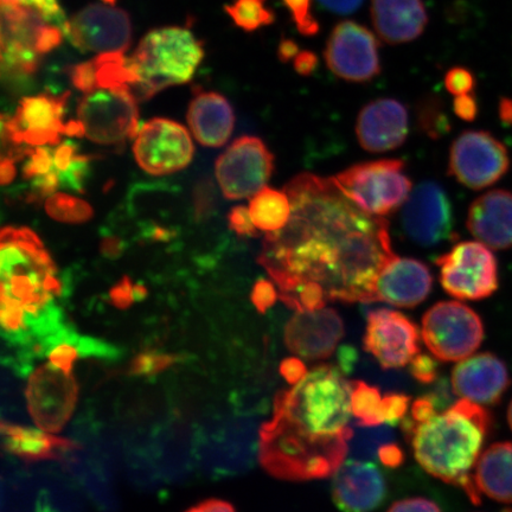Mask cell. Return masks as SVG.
Wrapping results in <instances>:
<instances>
[{"label": "cell", "instance_id": "6da1fadb", "mask_svg": "<svg viewBox=\"0 0 512 512\" xmlns=\"http://www.w3.org/2000/svg\"><path fill=\"white\" fill-rule=\"evenodd\" d=\"M290 221L267 233L259 264L296 311L329 302L375 303V285L396 254L389 224L345 196L334 179L304 172L286 184Z\"/></svg>", "mask_w": 512, "mask_h": 512}, {"label": "cell", "instance_id": "7a4b0ae2", "mask_svg": "<svg viewBox=\"0 0 512 512\" xmlns=\"http://www.w3.org/2000/svg\"><path fill=\"white\" fill-rule=\"evenodd\" d=\"M351 382L322 364L275 396L273 415L259 431V459L275 478L290 482L328 478L349 453Z\"/></svg>", "mask_w": 512, "mask_h": 512}, {"label": "cell", "instance_id": "3957f363", "mask_svg": "<svg viewBox=\"0 0 512 512\" xmlns=\"http://www.w3.org/2000/svg\"><path fill=\"white\" fill-rule=\"evenodd\" d=\"M402 427L422 469L463 489L473 504L482 501L473 471L492 427V416L482 405L460 399L445 412L435 411L422 421L406 416Z\"/></svg>", "mask_w": 512, "mask_h": 512}, {"label": "cell", "instance_id": "277c9868", "mask_svg": "<svg viewBox=\"0 0 512 512\" xmlns=\"http://www.w3.org/2000/svg\"><path fill=\"white\" fill-rule=\"evenodd\" d=\"M0 259L2 302L24 312L30 337L44 341L59 332L61 313L55 299L62 296L63 284L38 236L28 228H4Z\"/></svg>", "mask_w": 512, "mask_h": 512}, {"label": "cell", "instance_id": "5b68a950", "mask_svg": "<svg viewBox=\"0 0 512 512\" xmlns=\"http://www.w3.org/2000/svg\"><path fill=\"white\" fill-rule=\"evenodd\" d=\"M204 59L203 43L183 27L147 32L130 61L138 76L137 99H149L163 89L188 83Z\"/></svg>", "mask_w": 512, "mask_h": 512}, {"label": "cell", "instance_id": "8992f818", "mask_svg": "<svg viewBox=\"0 0 512 512\" xmlns=\"http://www.w3.org/2000/svg\"><path fill=\"white\" fill-rule=\"evenodd\" d=\"M405 169L400 159H382L352 165L332 179L358 207L383 217L401 208L411 195L413 184Z\"/></svg>", "mask_w": 512, "mask_h": 512}, {"label": "cell", "instance_id": "52a82bcc", "mask_svg": "<svg viewBox=\"0 0 512 512\" xmlns=\"http://www.w3.org/2000/svg\"><path fill=\"white\" fill-rule=\"evenodd\" d=\"M484 335L482 318L463 303L439 302L422 318V341L441 362H460L472 356Z\"/></svg>", "mask_w": 512, "mask_h": 512}, {"label": "cell", "instance_id": "ba28073f", "mask_svg": "<svg viewBox=\"0 0 512 512\" xmlns=\"http://www.w3.org/2000/svg\"><path fill=\"white\" fill-rule=\"evenodd\" d=\"M68 98L69 93L28 96L21 101L14 117L3 115V144L9 145V153L3 157L17 160L28 155L31 150L22 149V144H59L62 134H66L67 125L62 119Z\"/></svg>", "mask_w": 512, "mask_h": 512}, {"label": "cell", "instance_id": "9c48e42d", "mask_svg": "<svg viewBox=\"0 0 512 512\" xmlns=\"http://www.w3.org/2000/svg\"><path fill=\"white\" fill-rule=\"evenodd\" d=\"M435 262L440 268V284L453 298L475 302L498 290L497 259L482 242H460Z\"/></svg>", "mask_w": 512, "mask_h": 512}, {"label": "cell", "instance_id": "30bf717a", "mask_svg": "<svg viewBox=\"0 0 512 512\" xmlns=\"http://www.w3.org/2000/svg\"><path fill=\"white\" fill-rule=\"evenodd\" d=\"M326 67L338 79L373 81L381 74L380 44L375 32L355 21H342L331 30L324 48Z\"/></svg>", "mask_w": 512, "mask_h": 512}, {"label": "cell", "instance_id": "8fae6325", "mask_svg": "<svg viewBox=\"0 0 512 512\" xmlns=\"http://www.w3.org/2000/svg\"><path fill=\"white\" fill-rule=\"evenodd\" d=\"M509 168L507 146L490 132L465 131L451 146L448 174L471 190L491 187Z\"/></svg>", "mask_w": 512, "mask_h": 512}, {"label": "cell", "instance_id": "7c38bea8", "mask_svg": "<svg viewBox=\"0 0 512 512\" xmlns=\"http://www.w3.org/2000/svg\"><path fill=\"white\" fill-rule=\"evenodd\" d=\"M137 98L130 89L99 88L87 93L78 107L86 136L99 144H119L137 136Z\"/></svg>", "mask_w": 512, "mask_h": 512}, {"label": "cell", "instance_id": "4fadbf2b", "mask_svg": "<svg viewBox=\"0 0 512 512\" xmlns=\"http://www.w3.org/2000/svg\"><path fill=\"white\" fill-rule=\"evenodd\" d=\"M274 171V156L261 139L241 137L217 159L216 177L224 197L243 200L262 189Z\"/></svg>", "mask_w": 512, "mask_h": 512}, {"label": "cell", "instance_id": "5bb4252c", "mask_svg": "<svg viewBox=\"0 0 512 512\" xmlns=\"http://www.w3.org/2000/svg\"><path fill=\"white\" fill-rule=\"evenodd\" d=\"M403 232L421 247H434L454 239L452 204L437 182L425 181L412 190L403 204Z\"/></svg>", "mask_w": 512, "mask_h": 512}, {"label": "cell", "instance_id": "9a60e30c", "mask_svg": "<svg viewBox=\"0 0 512 512\" xmlns=\"http://www.w3.org/2000/svg\"><path fill=\"white\" fill-rule=\"evenodd\" d=\"M64 34L83 53H126L132 44V22L112 5H87L68 19Z\"/></svg>", "mask_w": 512, "mask_h": 512}, {"label": "cell", "instance_id": "2e32d148", "mask_svg": "<svg viewBox=\"0 0 512 512\" xmlns=\"http://www.w3.org/2000/svg\"><path fill=\"white\" fill-rule=\"evenodd\" d=\"M78 383L72 373L51 364L35 370L27 388L29 413L44 432H60L78 402Z\"/></svg>", "mask_w": 512, "mask_h": 512}, {"label": "cell", "instance_id": "e0dca14e", "mask_svg": "<svg viewBox=\"0 0 512 512\" xmlns=\"http://www.w3.org/2000/svg\"><path fill=\"white\" fill-rule=\"evenodd\" d=\"M133 152L140 168L153 176H163L187 168L194 156V145L182 125L153 119L138 132Z\"/></svg>", "mask_w": 512, "mask_h": 512}, {"label": "cell", "instance_id": "ac0fdd59", "mask_svg": "<svg viewBox=\"0 0 512 512\" xmlns=\"http://www.w3.org/2000/svg\"><path fill=\"white\" fill-rule=\"evenodd\" d=\"M363 347L383 369L402 368L420 354V330L401 312L388 309L371 311Z\"/></svg>", "mask_w": 512, "mask_h": 512}, {"label": "cell", "instance_id": "d6986e66", "mask_svg": "<svg viewBox=\"0 0 512 512\" xmlns=\"http://www.w3.org/2000/svg\"><path fill=\"white\" fill-rule=\"evenodd\" d=\"M339 313L329 307L296 312L285 326V344L292 354L306 361H322L334 354L344 337Z\"/></svg>", "mask_w": 512, "mask_h": 512}, {"label": "cell", "instance_id": "ffe728a7", "mask_svg": "<svg viewBox=\"0 0 512 512\" xmlns=\"http://www.w3.org/2000/svg\"><path fill=\"white\" fill-rule=\"evenodd\" d=\"M453 393L482 406L496 405L511 386L507 364L501 358L482 352L460 361L452 373Z\"/></svg>", "mask_w": 512, "mask_h": 512}, {"label": "cell", "instance_id": "44dd1931", "mask_svg": "<svg viewBox=\"0 0 512 512\" xmlns=\"http://www.w3.org/2000/svg\"><path fill=\"white\" fill-rule=\"evenodd\" d=\"M409 114L405 105L392 98L370 101L358 114L356 136L364 150L383 153L406 142Z\"/></svg>", "mask_w": 512, "mask_h": 512}, {"label": "cell", "instance_id": "7402d4cb", "mask_svg": "<svg viewBox=\"0 0 512 512\" xmlns=\"http://www.w3.org/2000/svg\"><path fill=\"white\" fill-rule=\"evenodd\" d=\"M386 496V479L367 460H347L334 475L332 498L342 512L374 511Z\"/></svg>", "mask_w": 512, "mask_h": 512}, {"label": "cell", "instance_id": "603a6c76", "mask_svg": "<svg viewBox=\"0 0 512 512\" xmlns=\"http://www.w3.org/2000/svg\"><path fill=\"white\" fill-rule=\"evenodd\" d=\"M433 275L424 262L398 255L377 278L375 302H381L405 309L425 302L432 291Z\"/></svg>", "mask_w": 512, "mask_h": 512}, {"label": "cell", "instance_id": "cb8c5ba5", "mask_svg": "<svg viewBox=\"0 0 512 512\" xmlns=\"http://www.w3.org/2000/svg\"><path fill=\"white\" fill-rule=\"evenodd\" d=\"M467 229L492 251L512 248V192L491 190L471 204Z\"/></svg>", "mask_w": 512, "mask_h": 512}, {"label": "cell", "instance_id": "d4e9b609", "mask_svg": "<svg viewBox=\"0 0 512 512\" xmlns=\"http://www.w3.org/2000/svg\"><path fill=\"white\" fill-rule=\"evenodd\" d=\"M370 18L377 37L390 46L418 40L430 22L424 0H370Z\"/></svg>", "mask_w": 512, "mask_h": 512}, {"label": "cell", "instance_id": "484cf974", "mask_svg": "<svg viewBox=\"0 0 512 512\" xmlns=\"http://www.w3.org/2000/svg\"><path fill=\"white\" fill-rule=\"evenodd\" d=\"M188 121L198 143L220 147L232 136L235 115L228 100L214 92H200L192 99Z\"/></svg>", "mask_w": 512, "mask_h": 512}, {"label": "cell", "instance_id": "4316f807", "mask_svg": "<svg viewBox=\"0 0 512 512\" xmlns=\"http://www.w3.org/2000/svg\"><path fill=\"white\" fill-rule=\"evenodd\" d=\"M473 480L480 494L512 504V443L502 441L486 448L473 471Z\"/></svg>", "mask_w": 512, "mask_h": 512}, {"label": "cell", "instance_id": "83f0119b", "mask_svg": "<svg viewBox=\"0 0 512 512\" xmlns=\"http://www.w3.org/2000/svg\"><path fill=\"white\" fill-rule=\"evenodd\" d=\"M3 441L8 451L15 456L37 462V460L57 459L64 453L74 450L75 444L68 439L3 421Z\"/></svg>", "mask_w": 512, "mask_h": 512}, {"label": "cell", "instance_id": "f1b7e54d", "mask_svg": "<svg viewBox=\"0 0 512 512\" xmlns=\"http://www.w3.org/2000/svg\"><path fill=\"white\" fill-rule=\"evenodd\" d=\"M249 213L255 227L267 233L279 232L290 221L292 207L285 191L265 187L254 195Z\"/></svg>", "mask_w": 512, "mask_h": 512}, {"label": "cell", "instance_id": "f546056e", "mask_svg": "<svg viewBox=\"0 0 512 512\" xmlns=\"http://www.w3.org/2000/svg\"><path fill=\"white\" fill-rule=\"evenodd\" d=\"M351 411L357 424L380 426L383 422L384 396L380 389L363 381H352Z\"/></svg>", "mask_w": 512, "mask_h": 512}, {"label": "cell", "instance_id": "4dcf8cb0", "mask_svg": "<svg viewBox=\"0 0 512 512\" xmlns=\"http://www.w3.org/2000/svg\"><path fill=\"white\" fill-rule=\"evenodd\" d=\"M392 443H394V433L389 425L362 426L356 422L349 452L352 459L370 462V460L379 459L382 448Z\"/></svg>", "mask_w": 512, "mask_h": 512}, {"label": "cell", "instance_id": "1f68e13d", "mask_svg": "<svg viewBox=\"0 0 512 512\" xmlns=\"http://www.w3.org/2000/svg\"><path fill=\"white\" fill-rule=\"evenodd\" d=\"M236 27L253 32L268 27L275 22L274 11L266 0H235L224 8Z\"/></svg>", "mask_w": 512, "mask_h": 512}, {"label": "cell", "instance_id": "d6a6232c", "mask_svg": "<svg viewBox=\"0 0 512 512\" xmlns=\"http://www.w3.org/2000/svg\"><path fill=\"white\" fill-rule=\"evenodd\" d=\"M420 130L431 139H440L451 131V121L439 96L428 95L416 107Z\"/></svg>", "mask_w": 512, "mask_h": 512}, {"label": "cell", "instance_id": "836d02e7", "mask_svg": "<svg viewBox=\"0 0 512 512\" xmlns=\"http://www.w3.org/2000/svg\"><path fill=\"white\" fill-rule=\"evenodd\" d=\"M46 210L54 220L66 223H82L92 219L93 209L85 201L66 194L50 196Z\"/></svg>", "mask_w": 512, "mask_h": 512}, {"label": "cell", "instance_id": "e575fe53", "mask_svg": "<svg viewBox=\"0 0 512 512\" xmlns=\"http://www.w3.org/2000/svg\"><path fill=\"white\" fill-rule=\"evenodd\" d=\"M181 358L178 355L163 354L158 351H145L134 358L130 374L134 376L157 375L174 366Z\"/></svg>", "mask_w": 512, "mask_h": 512}, {"label": "cell", "instance_id": "d590c367", "mask_svg": "<svg viewBox=\"0 0 512 512\" xmlns=\"http://www.w3.org/2000/svg\"><path fill=\"white\" fill-rule=\"evenodd\" d=\"M292 21L300 35L313 37L318 35L320 24L315 15L312 14V0H283Z\"/></svg>", "mask_w": 512, "mask_h": 512}, {"label": "cell", "instance_id": "8d00e7d4", "mask_svg": "<svg viewBox=\"0 0 512 512\" xmlns=\"http://www.w3.org/2000/svg\"><path fill=\"white\" fill-rule=\"evenodd\" d=\"M444 85L453 96L471 94L476 87L475 75L465 67H453L446 73Z\"/></svg>", "mask_w": 512, "mask_h": 512}, {"label": "cell", "instance_id": "74e56055", "mask_svg": "<svg viewBox=\"0 0 512 512\" xmlns=\"http://www.w3.org/2000/svg\"><path fill=\"white\" fill-rule=\"evenodd\" d=\"M54 153L46 147H37L36 150H31L29 153V160L23 169V176L27 179H35L49 174L54 171Z\"/></svg>", "mask_w": 512, "mask_h": 512}, {"label": "cell", "instance_id": "f35d334b", "mask_svg": "<svg viewBox=\"0 0 512 512\" xmlns=\"http://www.w3.org/2000/svg\"><path fill=\"white\" fill-rule=\"evenodd\" d=\"M19 4L30 6L44 21L66 29L68 19L61 8L59 0H19Z\"/></svg>", "mask_w": 512, "mask_h": 512}, {"label": "cell", "instance_id": "ab89813d", "mask_svg": "<svg viewBox=\"0 0 512 512\" xmlns=\"http://www.w3.org/2000/svg\"><path fill=\"white\" fill-rule=\"evenodd\" d=\"M216 204L215 188L210 179L198 182L194 191V207L197 220H206L213 214Z\"/></svg>", "mask_w": 512, "mask_h": 512}, {"label": "cell", "instance_id": "60d3db41", "mask_svg": "<svg viewBox=\"0 0 512 512\" xmlns=\"http://www.w3.org/2000/svg\"><path fill=\"white\" fill-rule=\"evenodd\" d=\"M409 401L405 394L390 393L384 395L383 403V422L389 426H396L406 418Z\"/></svg>", "mask_w": 512, "mask_h": 512}, {"label": "cell", "instance_id": "b9f144b4", "mask_svg": "<svg viewBox=\"0 0 512 512\" xmlns=\"http://www.w3.org/2000/svg\"><path fill=\"white\" fill-rule=\"evenodd\" d=\"M409 371H411L415 380L430 384L438 377L437 358L422 354L416 355L409 363Z\"/></svg>", "mask_w": 512, "mask_h": 512}, {"label": "cell", "instance_id": "7bdbcfd3", "mask_svg": "<svg viewBox=\"0 0 512 512\" xmlns=\"http://www.w3.org/2000/svg\"><path fill=\"white\" fill-rule=\"evenodd\" d=\"M279 291L271 281L261 279L253 287L252 302L260 313H265L277 302Z\"/></svg>", "mask_w": 512, "mask_h": 512}, {"label": "cell", "instance_id": "ee69618b", "mask_svg": "<svg viewBox=\"0 0 512 512\" xmlns=\"http://www.w3.org/2000/svg\"><path fill=\"white\" fill-rule=\"evenodd\" d=\"M89 160L91 159L85 156H76L70 168L59 175L60 183L69 189L82 191V183L88 171Z\"/></svg>", "mask_w": 512, "mask_h": 512}, {"label": "cell", "instance_id": "f6af8a7d", "mask_svg": "<svg viewBox=\"0 0 512 512\" xmlns=\"http://www.w3.org/2000/svg\"><path fill=\"white\" fill-rule=\"evenodd\" d=\"M64 31L56 25L46 23L38 32L36 50L38 54L46 55L59 48L63 41Z\"/></svg>", "mask_w": 512, "mask_h": 512}, {"label": "cell", "instance_id": "bcb514c9", "mask_svg": "<svg viewBox=\"0 0 512 512\" xmlns=\"http://www.w3.org/2000/svg\"><path fill=\"white\" fill-rule=\"evenodd\" d=\"M229 227L234 230L236 234L241 236H256L255 224L252 220L249 209L245 207H235L229 214Z\"/></svg>", "mask_w": 512, "mask_h": 512}, {"label": "cell", "instance_id": "7dc6e473", "mask_svg": "<svg viewBox=\"0 0 512 512\" xmlns=\"http://www.w3.org/2000/svg\"><path fill=\"white\" fill-rule=\"evenodd\" d=\"M453 112L459 119L472 123L478 117V102L476 96L471 94L454 96Z\"/></svg>", "mask_w": 512, "mask_h": 512}, {"label": "cell", "instance_id": "c3c4849f", "mask_svg": "<svg viewBox=\"0 0 512 512\" xmlns=\"http://www.w3.org/2000/svg\"><path fill=\"white\" fill-rule=\"evenodd\" d=\"M134 286L131 280L124 277L119 281L117 285H114L110 292V297L114 306L118 309H127L133 302H136V292H134Z\"/></svg>", "mask_w": 512, "mask_h": 512}, {"label": "cell", "instance_id": "681fc988", "mask_svg": "<svg viewBox=\"0 0 512 512\" xmlns=\"http://www.w3.org/2000/svg\"><path fill=\"white\" fill-rule=\"evenodd\" d=\"M387 512H441L438 505L424 497H412L395 502Z\"/></svg>", "mask_w": 512, "mask_h": 512}, {"label": "cell", "instance_id": "f907efd6", "mask_svg": "<svg viewBox=\"0 0 512 512\" xmlns=\"http://www.w3.org/2000/svg\"><path fill=\"white\" fill-rule=\"evenodd\" d=\"M319 66V59L316 53L311 50H300L296 59L293 60V68L300 76H311Z\"/></svg>", "mask_w": 512, "mask_h": 512}, {"label": "cell", "instance_id": "816d5d0a", "mask_svg": "<svg viewBox=\"0 0 512 512\" xmlns=\"http://www.w3.org/2000/svg\"><path fill=\"white\" fill-rule=\"evenodd\" d=\"M76 157V146L70 142H64L54 152L55 169L59 175L66 172L73 164Z\"/></svg>", "mask_w": 512, "mask_h": 512}, {"label": "cell", "instance_id": "f5cc1de1", "mask_svg": "<svg viewBox=\"0 0 512 512\" xmlns=\"http://www.w3.org/2000/svg\"><path fill=\"white\" fill-rule=\"evenodd\" d=\"M280 373L288 383L296 384L307 374V370L303 361L293 357L281 363Z\"/></svg>", "mask_w": 512, "mask_h": 512}, {"label": "cell", "instance_id": "db71d44e", "mask_svg": "<svg viewBox=\"0 0 512 512\" xmlns=\"http://www.w3.org/2000/svg\"><path fill=\"white\" fill-rule=\"evenodd\" d=\"M364 0H318L324 9L336 15L354 14L361 8Z\"/></svg>", "mask_w": 512, "mask_h": 512}, {"label": "cell", "instance_id": "11a10c76", "mask_svg": "<svg viewBox=\"0 0 512 512\" xmlns=\"http://www.w3.org/2000/svg\"><path fill=\"white\" fill-rule=\"evenodd\" d=\"M379 460L384 466L399 467L405 460V453L398 445L392 443L382 448Z\"/></svg>", "mask_w": 512, "mask_h": 512}, {"label": "cell", "instance_id": "9f6ffc18", "mask_svg": "<svg viewBox=\"0 0 512 512\" xmlns=\"http://www.w3.org/2000/svg\"><path fill=\"white\" fill-rule=\"evenodd\" d=\"M299 53V44L292 40V38H283V40L280 41L277 50V55L280 62H291L296 59Z\"/></svg>", "mask_w": 512, "mask_h": 512}, {"label": "cell", "instance_id": "6f0895ef", "mask_svg": "<svg viewBox=\"0 0 512 512\" xmlns=\"http://www.w3.org/2000/svg\"><path fill=\"white\" fill-rule=\"evenodd\" d=\"M124 252V242L115 236H107L101 242V253L108 259H117Z\"/></svg>", "mask_w": 512, "mask_h": 512}, {"label": "cell", "instance_id": "680465c9", "mask_svg": "<svg viewBox=\"0 0 512 512\" xmlns=\"http://www.w3.org/2000/svg\"><path fill=\"white\" fill-rule=\"evenodd\" d=\"M187 512H235L232 504L219 499H210V501L203 502L191 508Z\"/></svg>", "mask_w": 512, "mask_h": 512}, {"label": "cell", "instance_id": "91938a15", "mask_svg": "<svg viewBox=\"0 0 512 512\" xmlns=\"http://www.w3.org/2000/svg\"><path fill=\"white\" fill-rule=\"evenodd\" d=\"M15 176V160L8 157H3L2 164H0V179H2V184L6 185L14 181Z\"/></svg>", "mask_w": 512, "mask_h": 512}, {"label": "cell", "instance_id": "94428289", "mask_svg": "<svg viewBox=\"0 0 512 512\" xmlns=\"http://www.w3.org/2000/svg\"><path fill=\"white\" fill-rule=\"evenodd\" d=\"M498 115L504 125L512 126V99L499 100Z\"/></svg>", "mask_w": 512, "mask_h": 512}, {"label": "cell", "instance_id": "6125c7cd", "mask_svg": "<svg viewBox=\"0 0 512 512\" xmlns=\"http://www.w3.org/2000/svg\"><path fill=\"white\" fill-rule=\"evenodd\" d=\"M508 422H509V426H510L511 431H512V401L510 402V405H509V408H508Z\"/></svg>", "mask_w": 512, "mask_h": 512}, {"label": "cell", "instance_id": "be15d7a7", "mask_svg": "<svg viewBox=\"0 0 512 512\" xmlns=\"http://www.w3.org/2000/svg\"><path fill=\"white\" fill-rule=\"evenodd\" d=\"M4 4H19V0H2Z\"/></svg>", "mask_w": 512, "mask_h": 512}, {"label": "cell", "instance_id": "e7e4bbea", "mask_svg": "<svg viewBox=\"0 0 512 512\" xmlns=\"http://www.w3.org/2000/svg\"><path fill=\"white\" fill-rule=\"evenodd\" d=\"M102 2H104L105 4L107 5H112L114 6L115 3H117V0H102Z\"/></svg>", "mask_w": 512, "mask_h": 512}, {"label": "cell", "instance_id": "03108f58", "mask_svg": "<svg viewBox=\"0 0 512 512\" xmlns=\"http://www.w3.org/2000/svg\"><path fill=\"white\" fill-rule=\"evenodd\" d=\"M504 512H512L511 510H507V511H504Z\"/></svg>", "mask_w": 512, "mask_h": 512}]
</instances>
